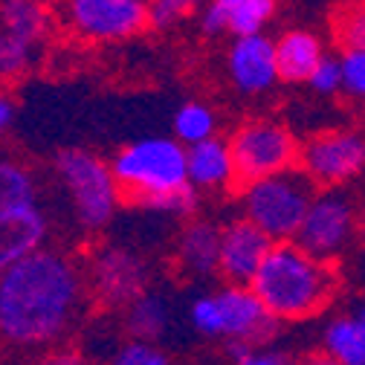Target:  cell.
Returning a JSON list of instances; mask_svg holds the SVG:
<instances>
[{
	"label": "cell",
	"mask_w": 365,
	"mask_h": 365,
	"mask_svg": "<svg viewBox=\"0 0 365 365\" xmlns=\"http://www.w3.org/2000/svg\"><path fill=\"white\" fill-rule=\"evenodd\" d=\"M87 299L81 264L43 244L0 269V342L15 351H50L78 325Z\"/></svg>",
	"instance_id": "cell-1"
},
{
	"label": "cell",
	"mask_w": 365,
	"mask_h": 365,
	"mask_svg": "<svg viewBox=\"0 0 365 365\" xmlns=\"http://www.w3.org/2000/svg\"><path fill=\"white\" fill-rule=\"evenodd\" d=\"M250 287L279 322H302L334 302L339 272L334 261L307 252L293 238L272 241Z\"/></svg>",
	"instance_id": "cell-2"
},
{
	"label": "cell",
	"mask_w": 365,
	"mask_h": 365,
	"mask_svg": "<svg viewBox=\"0 0 365 365\" xmlns=\"http://www.w3.org/2000/svg\"><path fill=\"white\" fill-rule=\"evenodd\" d=\"M50 235L53 217L35 171L21 160L0 157V269L50 244Z\"/></svg>",
	"instance_id": "cell-3"
},
{
	"label": "cell",
	"mask_w": 365,
	"mask_h": 365,
	"mask_svg": "<svg viewBox=\"0 0 365 365\" xmlns=\"http://www.w3.org/2000/svg\"><path fill=\"white\" fill-rule=\"evenodd\" d=\"M110 171L116 177L122 200L140 209L151 197L189 182L186 145L174 136H140L113 154Z\"/></svg>",
	"instance_id": "cell-4"
},
{
	"label": "cell",
	"mask_w": 365,
	"mask_h": 365,
	"mask_svg": "<svg viewBox=\"0 0 365 365\" xmlns=\"http://www.w3.org/2000/svg\"><path fill=\"white\" fill-rule=\"evenodd\" d=\"M189 325L203 339H247L252 345H269L282 322L261 304L250 284L226 282L215 293H203L192 302Z\"/></svg>",
	"instance_id": "cell-5"
},
{
	"label": "cell",
	"mask_w": 365,
	"mask_h": 365,
	"mask_svg": "<svg viewBox=\"0 0 365 365\" xmlns=\"http://www.w3.org/2000/svg\"><path fill=\"white\" fill-rule=\"evenodd\" d=\"M53 171L81 232H102L105 226H110L122 206L110 163L87 148H64L56 154Z\"/></svg>",
	"instance_id": "cell-6"
},
{
	"label": "cell",
	"mask_w": 365,
	"mask_h": 365,
	"mask_svg": "<svg viewBox=\"0 0 365 365\" xmlns=\"http://www.w3.org/2000/svg\"><path fill=\"white\" fill-rule=\"evenodd\" d=\"M316 186L302 168H287L241 186V209L272 241H290L304 217Z\"/></svg>",
	"instance_id": "cell-7"
},
{
	"label": "cell",
	"mask_w": 365,
	"mask_h": 365,
	"mask_svg": "<svg viewBox=\"0 0 365 365\" xmlns=\"http://www.w3.org/2000/svg\"><path fill=\"white\" fill-rule=\"evenodd\" d=\"M230 154L235 165V186H247L261 177L279 174L296 165L299 143L296 136L272 119H250L230 140Z\"/></svg>",
	"instance_id": "cell-8"
},
{
	"label": "cell",
	"mask_w": 365,
	"mask_h": 365,
	"mask_svg": "<svg viewBox=\"0 0 365 365\" xmlns=\"http://www.w3.org/2000/svg\"><path fill=\"white\" fill-rule=\"evenodd\" d=\"M296 165L313 186H342L365 171V133L351 128L316 133L304 145H299Z\"/></svg>",
	"instance_id": "cell-9"
},
{
	"label": "cell",
	"mask_w": 365,
	"mask_h": 365,
	"mask_svg": "<svg viewBox=\"0 0 365 365\" xmlns=\"http://www.w3.org/2000/svg\"><path fill=\"white\" fill-rule=\"evenodd\" d=\"M67 29L87 43H116L148 29L145 0H64Z\"/></svg>",
	"instance_id": "cell-10"
},
{
	"label": "cell",
	"mask_w": 365,
	"mask_h": 365,
	"mask_svg": "<svg viewBox=\"0 0 365 365\" xmlns=\"http://www.w3.org/2000/svg\"><path fill=\"white\" fill-rule=\"evenodd\" d=\"M354 232H356L354 203L348 195H342L334 186V189L313 192L293 241L319 258L334 261L354 241Z\"/></svg>",
	"instance_id": "cell-11"
},
{
	"label": "cell",
	"mask_w": 365,
	"mask_h": 365,
	"mask_svg": "<svg viewBox=\"0 0 365 365\" xmlns=\"http://www.w3.org/2000/svg\"><path fill=\"white\" fill-rule=\"evenodd\" d=\"M87 290L105 307H125L148 287L145 258L125 244H102L87 264Z\"/></svg>",
	"instance_id": "cell-12"
},
{
	"label": "cell",
	"mask_w": 365,
	"mask_h": 365,
	"mask_svg": "<svg viewBox=\"0 0 365 365\" xmlns=\"http://www.w3.org/2000/svg\"><path fill=\"white\" fill-rule=\"evenodd\" d=\"M226 73L244 96H261L272 90L279 84L276 41L264 32L235 35L230 53H226Z\"/></svg>",
	"instance_id": "cell-13"
},
{
	"label": "cell",
	"mask_w": 365,
	"mask_h": 365,
	"mask_svg": "<svg viewBox=\"0 0 365 365\" xmlns=\"http://www.w3.org/2000/svg\"><path fill=\"white\" fill-rule=\"evenodd\" d=\"M272 238L261 232L250 217H235L220 226V250H217V276L230 284H250L264 255L269 252Z\"/></svg>",
	"instance_id": "cell-14"
},
{
	"label": "cell",
	"mask_w": 365,
	"mask_h": 365,
	"mask_svg": "<svg viewBox=\"0 0 365 365\" xmlns=\"http://www.w3.org/2000/svg\"><path fill=\"white\" fill-rule=\"evenodd\" d=\"M186 177L189 186L197 189L200 195L235 189V165H232L230 143L215 133L209 140L186 145Z\"/></svg>",
	"instance_id": "cell-15"
},
{
	"label": "cell",
	"mask_w": 365,
	"mask_h": 365,
	"mask_svg": "<svg viewBox=\"0 0 365 365\" xmlns=\"http://www.w3.org/2000/svg\"><path fill=\"white\" fill-rule=\"evenodd\" d=\"M217 250H220V226L195 217L182 226L177 238V267L192 279H212L217 276Z\"/></svg>",
	"instance_id": "cell-16"
},
{
	"label": "cell",
	"mask_w": 365,
	"mask_h": 365,
	"mask_svg": "<svg viewBox=\"0 0 365 365\" xmlns=\"http://www.w3.org/2000/svg\"><path fill=\"white\" fill-rule=\"evenodd\" d=\"M125 334L128 336H143V339H154L163 342L171 334L174 325V307L171 299L163 290H143L136 293L128 304H125Z\"/></svg>",
	"instance_id": "cell-17"
},
{
	"label": "cell",
	"mask_w": 365,
	"mask_h": 365,
	"mask_svg": "<svg viewBox=\"0 0 365 365\" xmlns=\"http://www.w3.org/2000/svg\"><path fill=\"white\" fill-rule=\"evenodd\" d=\"M325 56V43L307 29H290L276 41V67L279 81H307L310 70Z\"/></svg>",
	"instance_id": "cell-18"
},
{
	"label": "cell",
	"mask_w": 365,
	"mask_h": 365,
	"mask_svg": "<svg viewBox=\"0 0 365 365\" xmlns=\"http://www.w3.org/2000/svg\"><path fill=\"white\" fill-rule=\"evenodd\" d=\"M0 29H9L43 47L53 29V18L43 0H0Z\"/></svg>",
	"instance_id": "cell-19"
},
{
	"label": "cell",
	"mask_w": 365,
	"mask_h": 365,
	"mask_svg": "<svg viewBox=\"0 0 365 365\" xmlns=\"http://www.w3.org/2000/svg\"><path fill=\"white\" fill-rule=\"evenodd\" d=\"M322 354L339 365H365V334L351 313L334 316L322 334Z\"/></svg>",
	"instance_id": "cell-20"
},
{
	"label": "cell",
	"mask_w": 365,
	"mask_h": 365,
	"mask_svg": "<svg viewBox=\"0 0 365 365\" xmlns=\"http://www.w3.org/2000/svg\"><path fill=\"white\" fill-rule=\"evenodd\" d=\"M41 58V47L9 29H0V84L24 78Z\"/></svg>",
	"instance_id": "cell-21"
},
{
	"label": "cell",
	"mask_w": 365,
	"mask_h": 365,
	"mask_svg": "<svg viewBox=\"0 0 365 365\" xmlns=\"http://www.w3.org/2000/svg\"><path fill=\"white\" fill-rule=\"evenodd\" d=\"M171 128H174V140H180L182 145H192L217 133V113L206 102H186L177 108Z\"/></svg>",
	"instance_id": "cell-22"
},
{
	"label": "cell",
	"mask_w": 365,
	"mask_h": 365,
	"mask_svg": "<svg viewBox=\"0 0 365 365\" xmlns=\"http://www.w3.org/2000/svg\"><path fill=\"white\" fill-rule=\"evenodd\" d=\"M331 29H334V41L342 50L365 47V0L342 4L331 18Z\"/></svg>",
	"instance_id": "cell-23"
},
{
	"label": "cell",
	"mask_w": 365,
	"mask_h": 365,
	"mask_svg": "<svg viewBox=\"0 0 365 365\" xmlns=\"http://www.w3.org/2000/svg\"><path fill=\"white\" fill-rule=\"evenodd\" d=\"M272 15H276V0H241L232 9H226V32L232 35L264 32Z\"/></svg>",
	"instance_id": "cell-24"
},
{
	"label": "cell",
	"mask_w": 365,
	"mask_h": 365,
	"mask_svg": "<svg viewBox=\"0 0 365 365\" xmlns=\"http://www.w3.org/2000/svg\"><path fill=\"white\" fill-rule=\"evenodd\" d=\"M203 6V0H145L148 9V26L151 29H174L177 24H182L186 18L197 15Z\"/></svg>",
	"instance_id": "cell-25"
},
{
	"label": "cell",
	"mask_w": 365,
	"mask_h": 365,
	"mask_svg": "<svg viewBox=\"0 0 365 365\" xmlns=\"http://www.w3.org/2000/svg\"><path fill=\"white\" fill-rule=\"evenodd\" d=\"M113 362H116V365H165V362H171V356H168L165 348H163L160 342H154V339L128 336L125 342L116 345Z\"/></svg>",
	"instance_id": "cell-26"
},
{
	"label": "cell",
	"mask_w": 365,
	"mask_h": 365,
	"mask_svg": "<svg viewBox=\"0 0 365 365\" xmlns=\"http://www.w3.org/2000/svg\"><path fill=\"white\" fill-rule=\"evenodd\" d=\"M339 70H342V90L351 99L362 102L365 99V47L342 50Z\"/></svg>",
	"instance_id": "cell-27"
},
{
	"label": "cell",
	"mask_w": 365,
	"mask_h": 365,
	"mask_svg": "<svg viewBox=\"0 0 365 365\" xmlns=\"http://www.w3.org/2000/svg\"><path fill=\"white\" fill-rule=\"evenodd\" d=\"M307 84H310L313 93H319V96H336L339 90H342V70H339V58H334V56H328V53H325L322 58H319V64L310 70Z\"/></svg>",
	"instance_id": "cell-28"
},
{
	"label": "cell",
	"mask_w": 365,
	"mask_h": 365,
	"mask_svg": "<svg viewBox=\"0 0 365 365\" xmlns=\"http://www.w3.org/2000/svg\"><path fill=\"white\" fill-rule=\"evenodd\" d=\"M12 119H15V102L0 90V133L12 125Z\"/></svg>",
	"instance_id": "cell-29"
},
{
	"label": "cell",
	"mask_w": 365,
	"mask_h": 365,
	"mask_svg": "<svg viewBox=\"0 0 365 365\" xmlns=\"http://www.w3.org/2000/svg\"><path fill=\"white\" fill-rule=\"evenodd\" d=\"M351 316L356 319V325H359L362 334H365V302H356V304L351 307Z\"/></svg>",
	"instance_id": "cell-30"
},
{
	"label": "cell",
	"mask_w": 365,
	"mask_h": 365,
	"mask_svg": "<svg viewBox=\"0 0 365 365\" xmlns=\"http://www.w3.org/2000/svg\"><path fill=\"white\" fill-rule=\"evenodd\" d=\"M362 110H365V99H362Z\"/></svg>",
	"instance_id": "cell-31"
}]
</instances>
